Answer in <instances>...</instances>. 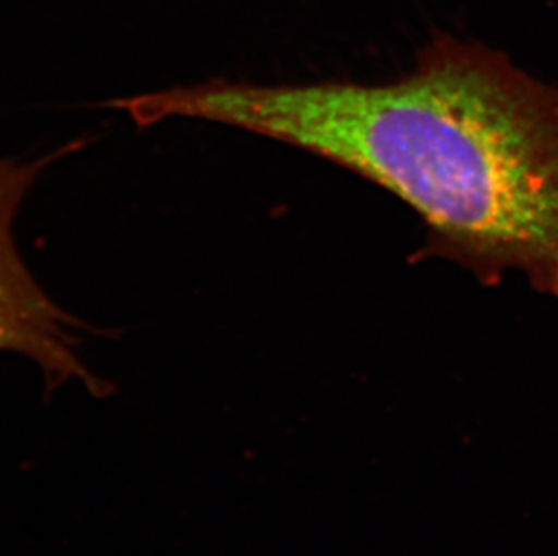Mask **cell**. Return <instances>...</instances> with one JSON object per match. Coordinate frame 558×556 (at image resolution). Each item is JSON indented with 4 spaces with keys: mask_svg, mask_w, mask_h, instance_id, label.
Segmentation results:
<instances>
[{
    "mask_svg": "<svg viewBox=\"0 0 558 556\" xmlns=\"http://www.w3.org/2000/svg\"><path fill=\"white\" fill-rule=\"evenodd\" d=\"M73 147L27 161L0 159V352L32 360L43 371L48 390L78 382L90 394L104 396L106 382L90 373L78 354L87 326L65 313L35 280L13 233L16 214L33 184Z\"/></svg>",
    "mask_w": 558,
    "mask_h": 556,
    "instance_id": "obj_2",
    "label": "cell"
},
{
    "mask_svg": "<svg viewBox=\"0 0 558 556\" xmlns=\"http://www.w3.org/2000/svg\"><path fill=\"white\" fill-rule=\"evenodd\" d=\"M136 125L214 121L359 173L427 226L423 257L558 300V87L506 55L437 35L389 84L214 80L122 101Z\"/></svg>",
    "mask_w": 558,
    "mask_h": 556,
    "instance_id": "obj_1",
    "label": "cell"
}]
</instances>
